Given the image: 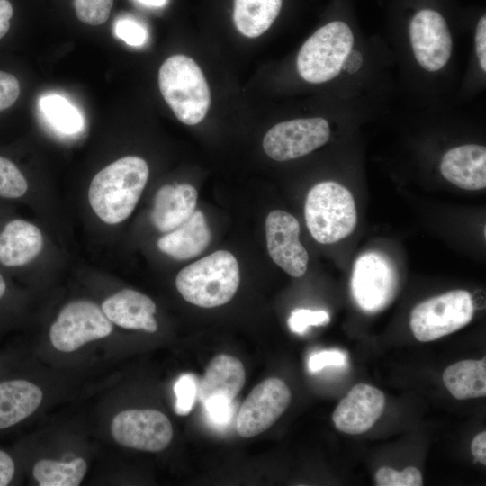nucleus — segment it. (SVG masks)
<instances>
[{"label": "nucleus", "instance_id": "f257e3e1", "mask_svg": "<svg viewBox=\"0 0 486 486\" xmlns=\"http://www.w3.org/2000/svg\"><path fill=\"white\" fill-rule=\"evenodd\" d=\"M148 175L147 162L137 156L123 157L103 168L88 189L94 212L110 225L125 220L135 209Z\"/></svg>", "mask_w": 486, "mask_h": 486}, {"label": "nucleus", "instance_id": "f03ea898", "mask_svg": "<svg viewBox=\"0 0 486 486\" xmlns=\"http://www.w3.org/2000/svg\"><path fill=\"white\" fill-rule=\"evenodd\" d=\"M239 282L236 257L227 250H218L183 268L176 275V286L188 302L214 308L233 298Z\"/></svg>", "mask_w": 486, "mask_h": 486}, {"label": "nucleus", "instance_id": "7ed1b4c3", "mask_svg": "<svg viewBox=\"0 0 486 486\" xmlns=\"http://www.w3.org/2000/svg\"><path fill=\"white\" fill-rule=\"evenodd\" d=\"M160 93L176 117L186 125H195L206 116L211 92L197 63L184 55H173L158 72Z\"/></svg>", "mask_w": 486, "mask_h": 486}, {"label": "nucleus", "instance_id": "20e7f679", "mask_svg": "<svg viewBox=\"0 0 486 486\" xmlns=\"http://www.w3.org/2000/svg\"><path fill=\"white\" fill-rule=\"evenodd\" d=\"M304 216L311 236L321 244L336 243L350 235L357 222L352 194L333 181L315 184L308 193Z\"/></svg>", "mask_w": 486, "mask_h": 486}, {"label": "nucleus", "instance_id": "39448f33", "mask_svg": "<svg viewBox=\"0 0 486 486\" xmlns=\"http://www.w3.org/2000/svg\"><path fill=\"white\" fill-rule=\"evenodd\" d=\"M354 45L349 26L334 21L318 29L302 46L297 56L300 76L312 84L324 83L342 70Z\"/></svg>", "mask_w": 486, "mask_h": 486}, {"label": "nucleus", "instance_id": "423d86ee", "mask_svg": "<svg viewBox=\"0 0 486 486\" xmlns=\"http://www.w3.org/2000/svg\"><path fill=\"white\" fill-rule=\"evenodd\" d=\"M473 314L472 295L464 290H453L416 305L410 325L418 341L428 342L466 326Z\"/></svg>", "mask_w": 486, "mask_h": 486}, {"label": "nucleus", "instance_id": "0eeeda50", "mask_svg": "<svg viewBox=\"0 0 486 486\" xmlns=\"http://www.w3.org/2000/svg\"><path fill=\"white\" fill-rule=\"evenodd\" d=\"M397 287L395 266L383 253L367 251L355 261L351 291L363 310L374 313L386 308L395 297Z\"/></svg>", "mask_w": 486, "mask_h": 486}, {"label": "nucleus", "instance_id": "6e6552de", "mask_svg": "<svg viewBox=\"0 0 486 486\" xmlns=\"http://www.w3.org/2000/svg\"><path fill=\"white\" fill-rule=\"evenodd\" d=\"M112 332V322L102 308L91 301L78 300L61 310L50 327V339L57 350L69 353Z\"/></svg>", "mask_w": 486, "mask_h": 486}, {"label": "nucleus", "instance_id": "1a4fd4ad", "mask_svg": "<svg viewBox=\"0 0 486 486\" xmlns=\"http://www.w3.org/2000/svg\"><path fill=\"white\" fill-rule=\"evenodd\" d=\"M111 432L118 444L146 452L163 451L173 437L168 418L159 410L149 409L119 412L112 418Z\"/></svg>", "mask_w": 486, "mask_h": 486}, {"label": "nucleus", "instance_id": "9d476101", "mask_svg": "<svg viewBox=\"0 0 486 486\" xmlns=\"http://www.w3.org/2000/svg\"><path fill=\"white\" fill-rule=\"evenodd\" d=\"M328 122L323 118L295 119L280 122L265 135L263 148L274 160L303 157L328 142Z\"/></svg>", "mask_w": 486, "mask_h": 486}, {"label": "nucleus", "instance_id": "9b49d317", "mask_svg": "<svg viewBox=\"0 0 486 486\" xmlns=\"http://www.w3.org/2000/svg\"><path fill=\"white\" fill-rule=\"evenodd\" d=\"M286 383L270 377L256 385L241 405L236 418V429L242 437L265 432L281 417L291 402Z\"/></svg>", "mask_w": 486, "mask_h": 486}, {"label": "nucleus", "instance_id": "f8f14e48", "mask_svg": "<svg viewBox=\"0 0 486 486\" xmlns=\"http://www.w3.org/2000/svg\"><path fill=\"white\" fill-rule=\"evenodd\" d=\"M412 50L418 63L435 72L446 66L453 48L452 37L444 17L436 11L423 9L410 24Z\"/></svg>", "mask_w": 486, "mask_h": 486}, {"label": "nucleus", "instance_id": "ddd939ff", "mask_svg": "<svg viewBox=\"0 0 486 486\" xmlns=\"http://www.w3.org/2000/svg\"><path fill=\"white\" fill-rule=\"evenodd\" d=\"M267 249L273 261L292 277L302 276L309 255L299 239L300 224L292 214L275 210L266 220Z\"/></svg>", "mask_w": 486, "mask_h": 486}, {"label": "nucleus", "instance_id": "4468645a", "mask_svg": "<svg viewBox=\"0 0 486 486\" xmlns=\"http://www.w3.org/2000/svg\"><path fill=\"white\" fill-rule=\"evenodd\" d=\"M382 391L366 383L356 384L335 409L332 420L345 433L357 435L369 430L383 412Z\"/></svg>", "mask_w": 486, "mask_h": 486}, {"label": "nucleus", "instance_id": "2eb2a0df", "mask_svg": "<svg viewBox=\"0 0 486 486\" xmlns=\"http://www.w3.org/2000/svg\"><path fill=\"white\" fill-rule=\"evenodd\" d=\"M43 237L40 229L22 219L7 220L0 228V266L18 269L40 253Z\"/></svg>", "mask_w": 486, "mask_h": 486}, {"label": "nucleus", "instance_id": "dca6fc26", "mask_svg": "<svg viewBox=\"0 0 486 486\" xmlns=\"http://www.w3.org/2000/svg\"><path fill=\"white\" fill-rule=\"evenodd\" d=\"M101 308L111 322L122 328L150 333L158 330L153 316L156 304L138 291L123 289L105 299Z\"/></svg>", "mask_w": 486, "mask_h": 486}, {"label": "nucleus", "instance_id": "f3484780", "mask_svg": "<svg viewBox=\"0 0 486 486\" xmlns=\"http://www.w3.org/2000/svg\"><path fill=\"white\" fill-rule=\"evenodd\" d=\"M442 176L459 188L476 191L486 187V148L467 144L449 149L440 163Z\"/></svg>", "mask_w": 486, "mask_h": 486}, {"label": "nucleus", "instance_id": "a211bd4d", "mask_svg": "<svg viewBox=\"0 0 486 486\" xmlns=\"http://www.w3.org/2000/svg\"><path fill=\"white\" fill-rule=\"evenodd\" d=\"M198 193L188 184L164 185L155 195L151 221L161 232H169L185 220L195 211Z\"/></svg>", "mask_w": 486, "mask_h": 486}, {"label": "nucleus", "instance_id": "6ab92c4d", "mask_svg": "<svg viewBox=\"0 0 486 486\" xmlns=\"http://www.w3.org/2000/svg\"><path fill=\"white\" fill-rule=\"evenodd\" d=\"M42 399V391L31 381L22 378L0 381V431L29 418Z\"/></svg>", "mask_w": 486, "mask_h": 486}, {"label": "nucleus", "instance_id": "aec40b11", "mask_svg": "<svg viewBox=\"0 0 486 486\" xmlns=\"http://www.w3.org/2000/svg\"><path fill=\"white\" fill-rule=\"evenodd\" d=\"M245 380V369L238 358L225 354L218 355L211 361L200 382L198 397L202 403L215 396L233 401L243 388Z\"/></svg>", "mask_w": 486, "mask_h": 486}, {"label": "nucleus", "instance_id": "412c9836", "mask_svg": "<svg viewBox=\"0 0 486 486\" xmlns=\"http://www.w3.org/2000/svg\"><path fill=\"white\" fill-rule=\"evenodd\" d=\"M211 231L201 211H194L190 218L161 237L159 250L177 260H186L202 254L211 241Z\"/></svg>", "mask_w": 486, "mask_h": 486}, {"label": "nucleus", "instance_id": "4be33fe9", "mask_svg": "<svg viewBox=\"0 0 486 486\" xmlns=\"http://www.w3.org/2000/svg\"><path fill=\"white\" fill-rule=\"evenodd\" d=\"M443 382L457 400L486 395V360H463L446 368Z\"/></svg>", "mask_w": 486, "mask_h": 486}, {"label": "nucleus", "instance_id": "5701e85b", "mask_svg": "<svg viewBox=\"0 0 486 486\" xmlns=\"http://www.w3.org/2000/svg\"><path fill=\"white\" fill-rule=\"evenodd\" d=\"M282 3L283 0H234L237 30L248 38L262 35L278 16Z\"/></svg>", "mask_w": 486, "mask_h": 486}, {"label": "nucleus", "instance_id": "b1692460", "mask_svg": "<svg viewBox=\"0 0 486 486\" xmlns=\"http://www.w3.org/2000/svg\"><path fill=\"white\" fill-rule=\"evenodd\" d=\"M87 471L84 458L78 457L70 462L42 459L32 468V475L40 486H77Z\"/></svg>", "mask_w": 486, "mask_h": 486}, {"label": "nucleus", "instance_id": "393cba45", "mask_svg": "<svg viewBox=\"0 0 486 486\" xmlns=\"http://www.w3.org/2000/svg\"><path fill=\"white\" fill-rule=\"evenodd\" d=\"M40 108L48 122L58 132L75 134L82 130L84 120L78 110L58 94L42 96Z\"/></svg>", "mask_w": 486, "mask_h": 486}, {"label": "nucleus", "instance_id": "a878e982", "mask_svg": "<svg viewBox=\"0 0 486 486\" xmlns=\"http://www.w3.org/2000/svg\"><path fill=\"white\" fill-rule=\"evenodd\" d=\"M28 189V181L16 164L0 156V199H21L27 194Z\"/></svg>", "mask_w": 486, "mask_h": 486}, {"label": "nucleus", "instance_id": "bb28decb", "mask_svg": "<svg viewBox=\"0 0 486 486\" xmlns=\"http://www.w3.org/2000/svg\"><path fill=\"white\" fill-rule=\"evenodd\" d=\"M113 0H74L78 20L89 25H100L110 16Z\"/></svg>", "mask_w": 486, "mask_h": 486}, {"label": "nucleus", "instance_id": "cd10ccee", "mask_svg": "<svg viewBox=\"0 0 486 486\" xmlns=\"http://www.w3.org/2000/svg\"><path fill=\"white\" fill-rule=\"evenodd\" d=\"M378 486H421L423 478L421 472L413 466L399 472L391 467H382L375 473Z\"/></svg>", "mask_w": 486, "mask_h": 486}, {"label": "nucleus", "instance_id": "c85d7f7f", "mask_svg": "<svg viewBox=\"0 0 486 486\" xmlns=\"http://www.w3.org/2000/svg\"><path fill=\"white\" fill-rule=\"evenodd\" d=\"M174 392L176 397V414L187 415L193 409L198 392L194 377L190 374L181 375L174 386Z\"/></svg>", "mask_w": 486, "mask_h": 486}, {"label": "nucleus", "instance_id": "c756f323", "mask_svg": "<svg viewBox=\"0 0 486 486\" xmlns=\"http://www.w3.org/2000/svg\"><path fill=\"white\" fill-rule=\"evenodd\" d=\"M329 320V314L326 310L295 309L288 319V326L292 332L303 334L310 326L326 325Z\"/></svg>", "mask_w": 486, "mask_h": 486}, {"label": "nucleus", "instance_id": "7c9ffc66", "mask_svg": "<svg viewBox=\"0 0 486 486\" xmlns=\"http://www.w3.org/2000/svg\"><path fill=\"white\" fill-rule=\"evenodd\" d=\"M115 34L130 46H141L148 39L146 28L132 18H121L115 23Z\"/></svg>", "mask_w": 486, "mask_h": 486}, {"label": "nucleus", "instance_id": "2f4dec72", "mask_svg": "<svg viewBox=\"0 0 486 486\" xmlns=\"http://www.w3.org/2000/svg\"><path fill=\"white\" fill-rule=\"evenodd\" d=\"M209 418L219 426L226 425L232 415V401L226 398L215 396L209 398L203 403Z\"/></svg>", "mask_w": 486, "mask_h": 486}, {"label": "nucleus", "instance_id": "473e14b6", "mask_svg": "<svg viewBox=\"0 0 486 486\" xmlns=\"http://www.w3.org/2000/svg\"><path fill=\"white\" fill-rule=\"evenodd\" d=\"M346 355L337 349L324 350L313 354L308 362V368L315 373L326 366H344L346 364Z\"/></svg>", "mask_w": 486, "mask_h": 486}, {"label": "nucleus", "instance_id": "72a5a7b5", "mask_svg": "<svg viewBox=\"0 0 486 486\" xmlns=\"http://www.w3.org/2000/svg\"><path fill=\"white\" fill-rule=\"evenodd\" d=\"M20 95V84L12 74L0 70V111L11 107Z\"/></svg>", "mask_w": 486, "mask_h": 486}, {"label": "nucleus", "instance_id": "f704fd0d", "mask_svg": "<svg viewBox=\"0 0 486 486\" xmlns=\"http://www.w3.org/2000/svg\"><path fill=\"white\" fill-rule=\"evenodd\" d=\"M16 474V464L12 455L0 449V486L11 484Z\"/></svg>", "mask_w": 486, "mask_h": 486}, {"label": "nucleus", "instance_id": "c9c22d12", "mask_svg": "<svg viewBox=\"0 0 486 486\" xmlns=\"http://www.w3.org/2000/svg\"><path fill=\"white\" fill-rule=\"evenodd\" d=\"M476 54L480 66L483 71L486 70V18L482 16L478 22L475 34Z\"/></svg>", "mask_w": 486, "mask_h": 486}, {"label": "nucleus", "instance_id": "e433bc0d", "mask_svg": "<svg viewBox=\"0 0 486 486\" xmlns=\"http://www.w3.org/2000/svg\"><path fill=\"white\" fill-rule=\"evenodd\" d=\"M13 14L14 8L10 1L0 0V40L8 32Z\"/></svg>", "mask_w": 486, "mask_h": 486}, {"label": "nucleus", "instance_id": "4c0bfd02", "mask_svg": "<svg viewBox=\"0 0 486 486\" xmlns=\"http://www.w3.org/2000/svg\"><path fill=\"white\" fill-rule=\"evenodd\" d=\"M471 450L472 455L483 465L486 464V432L479 433L472 439Z\"/></svg>", "mask_w": 486, "mask_h": 486}, {"label": "nucleus", "instance_id": "58836bf2", "mask_svg": "<svg viewBox=\"0 0 486 486\" xmlns=\"http://www.w3.org/2000/svg\"><path fill=\"white\" fill-rule=\"evenodd\" d=\"M363 63V58L360 52L351 50L344 60L342 69L349 74H355L359 70Z\"/></svg>", "mask_w": 486, "mask_h": 486}, {"label": "nucleus", "instance_id": "ea45409f", "mask_svg": "<svg viewBox=\"0 0 486 486\" xmlns=\"http://www.w3.org/2000/svg\"><path fill=\"white\" fill-rule=\"evenodd\" d=\"M9 292V286L8 283L4 275V274L0 271V303L4 301Z\"/></svg>", "mask_w": 486, "mask_h": 486}, {"label": "nucleus", "instance_id": "a19ab883", "mask_svg": "<svg viewBox=\"0 0 486 486\" xmlns=\"http://www.w3.org/2000/svg\"><path fill=\"white\" fill-rule=\"evenodd\" d=\"M138 2L148 5V6H163L166 4V0H137Z\"/></svg>", "mask_w": 486, "mask_h": 486}]
</instances>
